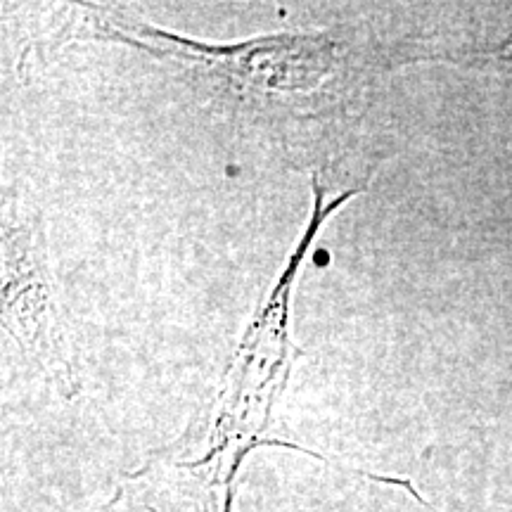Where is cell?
<instances>
[{
	"label": "cell",
	"mask_w": 512,
	"mask_h": 512,
	"mask_svg": "<svg viewBox=\"0 0 512 512\" xmlns=\"http://www.w3.org/2000/svg\"><path fill=\"white\" fill-rule=\"evenodd\" d=\"M3 325L43 368L72 380V366L62 354L53 290L36 254L34 235L8 219L3 221Z\"/></svg>",
	"instance_id": "obj_1"
},
{
	"label": "cell",
	"mask_w": 512,
	"mask_h": 512,
	"mask_svg": "<svg viewBox=\"0 0 512 512\" xmlns=\"http://www.w3.org/2000/svg\"><path fill=\"white\" fill-rule=\"evenodd\" d=\"M192 50L197 60L216 64L214 72L242 95L302 93L330 74L332 48L320 36H280L238 48Z\"/></svg>",
	"instance_id": "obj_2"
}]
</instances>
